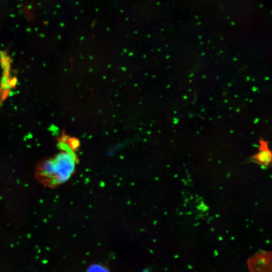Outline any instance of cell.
I'll use <instances>...</instances> for the list:
<instances>
[{"label": "cell", "mask_w": 272, "mask_h": 272, "mask_svg": "<svg viewBox=\"0 0 272 272\" xmlns=\"http://www.w3.org/2000/svg\"><path fill=\"white\" fill-rule=\"evenodd\" d=\"M53 161L54 167L53 179L58 183L66 181L70 178L75 169L74 156L71 152L65 151L58 154Z\"/></svg>", "instance_id": "cell-1"}, {"label": "cell", "mask_w": 272, "mask_h": 272, "mask_svg": "<svg viewBox=\"0 0 272 272\" xmlns=\"http://www.w3.org/2000/svg\"><path fill=\"white\" fill-rule=\"evenodd\" d=\"M258 150V152L252 157V160L262 167H268L271 165L272 154L267 141L260 139Z\"/></svg>", "instance_id": "cell-2"}, {"label": "cell", "mask_w": 272, "mask_h": 272, "mask_svg": "<svg viewBox=\"0 0 272 272\" xmlns=\"http://www.w3.org/2000/svg\"><path fill=\"white\" fill-rule=\"evenodd\" d=\"M268 256L259 255L254 257L251 262V267L253 272H267Z\"/></svg>", "instance_id": "cell-3"}, {"label": "cell", "mask_w": 272, "mask_h": 272, "mask_svg": "<svg viewBox=\"0 0 272 272\" xmlns=\"http://www.w3.org/2000/svg\"><path fill=\"white\" fill-rule=\"evenodd\" d=\"M41 172L43 175L48 178H53L54 167L53 160H47L42 164Z\"/></svg>", "instance_id": "cell-4"}, {"label": "cell", "mask_w": 272, "mask_h": 272, "mask_svg": "<svg viewBox=\"0 0 272 272\" xmlns=\"http://www.w3.org/2000/svg\"><path fill=\"white\" fill-rule=\"evenodd\" d=\"M1 63L4 71V75H9L10 70V58L3 52H0Z\"/></svg>", "instance_id": "cell-5"}, {"label": "cell", "mask_w": 272, "mask_h": 272, "mask_svg": "<svg viewBox=\"0 0 272 272\" xmlns=\"http://www.w3.org/2000/svg\"><path fill=\"white\" fill-rule=\"evenodd\" d=\"M17 82V79L15 77H13L11 79H9V83L11 87H14Z\"/></svg>", "instance_id": "cell-6"}]
</instances>
